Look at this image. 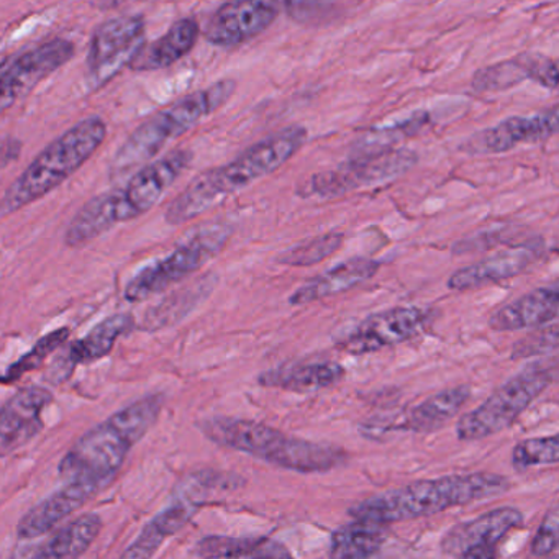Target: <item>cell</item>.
<instances>
[{"instance_id": "cell-10", "label": "cell", "mask_w": 559, "mask_h": 559, "mask_svg": "<svg viewBox=\"0 0 559 559\" xmlns=\"http://www.w3.org/2000/svg\"><path fill=\"white\" fill-rule=\"evenodd\" d=\"M417 153L407 148L388 150L374 155L355 156L330 171L317 173L307 181V195L332 199L348 192L394 181L417 165Z\"/></svg>"}, {"instance_id": "cell-16", "label": "cell", "mask_w": 559, "mask_h": 559, "mask_svg": "<svg viewBox=\"0 0 559 559\" xmlns=\"http://www.w3.org/2000/svg\"><path fill=\"white\" fill-rule=\"evenodd\" d=\"M53 401L48 389H21L0 407V457L9 456L44 430L41 414Z\"/></svg>"}, {"instance_id": "cell-25", "label": "cell", "mask_w": 559, "mask_h": 559, "mask_svg": "<svg viewBox=\"0 0 559 559\" xmlns=\"http://www.w3.org/2000/svg\"><path fill=\"white\" fill-rule=\"evenodd\" d=\"M201 507L185 497L175 496V502L146 523L145 528L140 532V535L133 539L132 545L120 555L119 559H152L159 546L169 536L176 535L182 526L188 525L189 520Z\"/></svg>"}, {"instance_id": "cell-37", "label": "cell", "mask_w": 559, "mask_h": 559, "mask_svg": "<svg viewBox=\"0 0 559 559\" xmlns=\"http://www.w3.org/2000/svg\"><path fill=\"white\" fill-rule=\"evenodd\" d=\"M231 559H296L289 549L276 539L260 538L253 548Z\"/></svg>"}, {"instance_id": "cell-17", "label": "cell", "mask_w": 559, "mask_h": 559, "mask_svg": "<svg viewBox=\"0 0 559 559\" xmlns=\"http://www.w3.org/2000/svg\"><path fill=\"white\" fill-rule=\"evenodd\" d=\"M523 81H533L546 90H558V63L542 55L525 53L502 63L476 71L471 86L477 93H500L512 90Z\"/></svg>"}, {"instance_id": "cell-2", "label": "cell", "mask_w": 559, "mask_h": 559, "mask_svg": "<svg viewBox=\"0 0 559 559\" xmlns=\"http://www.w3.org/2000/svg\"><path fill=\"white\" fill-rule=\"evenodd\" d=\"M509 489V479L500 474H453L376 493L353 506L348 513L355 520L384 526L437 515L454 507L502 496Z\"/></svg>"}, {"instance_id": "cell-30", "label": "cell", "mask_w": 559, "mask_h": 559, "mask_svg": "<svg viewBox=\"0 0 559 559\" xmlns=\"http://www.w3.org/2000/svg\"><path fill=\"white\" fill-rule=\"evenodd\" d=\"M430 123V114L427 110H418L399 122L389 126L374 127L359 136L355 143V156L374 155V153L394 150L397 143L418 135Z\"/></svg>"}, {"instance_id": "cell-20", "label": "cell", "mask_w": 559, "mask_h": 559, "mask_svg": "<svg viewBox=\"0 0 559 559\" xmlns=\"http://www.w3.org/2000/svg\"><path fill=\"white\" fill-rule=\"evenodd\" d=\"M100 487H103L100 484L87 483V480L67 483L63 489L51 493L31 512L25 513L24 519L19 522V538L35 539L47 535L58 523L81 509L91 497L96 496Z\"/></svg>"}, {"instance_id": "cell-35", "label": "cell", "mask_w": 559, "mask_h": 559, "mask_svg": "<svg viewBox=\"0 0 559 559\" xmlns=\"http://www.w3.org/2000/svg\"><path fill=\"white\" fill-rule=\"evenodd\" d=\"M556 348H558V326H556V323H552V325L539 329L538 332L520 340L513 346L512 358L519 359L546 355V353L556 352Z\"/></svg>"}, {"instance_id": "cell-28", "label": "cell", "mask_w": 559, "mask_h": 559, "mask_svg": "<svg viewBox=\"0 0 559 559\" xmlns=\"http://www.w3.org/2000/svg\"><path fill=\"white\" fill-rule=\"evenodd\" d=\"M133 323L135 320L130 313H116L109 319H104L84 338L70 346L68 365L73 369L74 366L90 365L106 358L116 346L117 340L133 329Z\"/></svg>"}, {"instance_id": "cell-31", "label": "cell", "mask_w": 559, "mask_h": 559, "mask_svg": "<svg viewBox=\"0 0 559 559\" xmlns=\"http://www.w3.org/2000/svg\"><path fill=\"white\" fill-rule=\"evenodd\" d=\"M343 241H345V235L336 234V231L319 235L312 240L302 241V243L284 251L277 257L276 261L284 264V266H313V264L320 263V261L326 260V258L336 253Z\"/></svg>"}, {"instance_id": "cell-18", "label": "cell", "mask_w": 559, "mask_h": 559, "mask_svg": "<svg viewBox=\"0 0 559 559\" xmlns=\"http://www.w3.org/2000/svg\"><path fill=\"white\" fill-rule=\"evenodd\" d=\"M539 253H542V247L535 241L499 251V253L490 254L477 263L454 271L448 280V287L451 290L463 293V290L479 289L489 284L512 280L522 274L526 267L532 266L538 260Z\"/></svg>"}, {"instance_id": "cell-11", "label": "cell", "mask_w": 559, "mask_h": 559, "mask_svg": "<svg viewBox=\"0 0 559 559\" xmlns=\"http://www.w3.org/2000/svg\"><path fill=\"white\" fill-rule=\"evenodd\" d=\"M146 45L142 15H122L103 22L91 38L87 81L97 91L109 84L123 68L130 67Z\"/></svg>"}, {"instance_id": "cell-26", "label": "cell", "mask_w": 559, "mask_h": 559, "mask_svg": "<svg viewBox=\"0 0 559 559\" xmlns=\"http://www.w3.org/2000/svg\"><path fill=\"white\" fill-rule=\"evenodd\" d=\"M199 34L201 28L194 19H181L162 38L145 45L130 68L135 71L166 70L191 53Z\"/></svg>"}, {"instance_id": "cell-39", "label": "cell", "mask_w": 559, "mask_h": 559, "mask_svg": "<svg viewBox=\"0 0 559 559\" xmlns=\"http://www.w3.org/2000/svg\"><path fill=\"white\" fill-rule=\"evenodd\" d=\"M457 559H497V546H479V548L467 549Z\"/></svg>"}, {"instance_id": "cell-4", "label": "cell", "mask_w": 559, "mask_h": 559, "mask_svg": "<svg viewBox=\"0 0 559 559\" xmlns=\"http://www.w3.org/2000/svg\"><path fill=\"white\" fill-rule=\"evenodd\" d=\"M162 405V395H148L87 431L61 461V476L67 483L87 480L104 486L156 424Z\"/></svg>"}, {"instance_id": "cell-24", "label": "cell", "mask_w": 559, "mask_h": 559, "mask_svg": "<svg viewBox=\"0 0 559 559\" xmlns=\"http://www.w3.org/2000/svg\"><path fill=\"white\" fill-rule=\"evenodd\" d=\"M345 378V368L338 362L313 361L296 362L267 369L258 376V384L263 388L283 389V391L306 392L322 391L338 384Z\"/></svg>"}, {"instance_id": "cell-29", "label": "cell", "mask_w": 559, "mask_h": 559, "mask_svg": "<svg viewBox=\"0 0 559 559\" xmlns=\"http://www.w3.org/2000/svg\"><path fill=\"white\" fill-rule=\"evenodd\" d=\"M385 536L384 526L355 520L333 532L330 559H369L382 548Z\"/></svg>"}, {"instance_id": "cell-40", "label": "cell", "mask_w": 559, "mask_h": 559, "mask_svg": "<svg viewBox=\"0 0 559 559\" xmlns=\"http://www.w3.org/2000/svg\"><path fill=\"white\" fill-rule=\"evenodd\" d=\"M549 559H556V558H549Z\"/></svg>"}, {"instance_id": "cell-15", "label": "cell", "mask_w": 559, "mask_h": 559, "mask_svg": "<svg viewBox=\"0 0 559 559\" xmlns=\"http://www.w3.org/2000/svg\"><path fill=\"white\" fill-rule=\"evenodd\" d=\"M280 5L264 0H240L221 5L205 27V40L218 48L250 41L276 22Z\"/></svg>"}, {"instance_id": "cell-21", "label": "cell", "mask_w": 559, "mask_h": 559, "mask_svg": "<svg viewBox=\"0 0 559 559\" xmlns=\"http://www.w3.org/2000/svg\"><path fill=\"white\" fill-rule=\"evenodd\" d=\"M100 530V516L86 513L61 526L45 542L21 546L14 551L12 559H80L99 536Z\"/></svg>"}, {"instance_id": "cell-1", "label": "cell", "mask_w": 559, "mask_h": 559, "mask_svg": "<svg viewBox=\"0 0 559 559\" xmlns=\"http://www.w3.org/2000/svg\"><path fill=\"white\" fill-rule=\"evenodd\" d=\"M307 142V129L294 126L280 130L245 150L227 165L199 175L166 209L168 224L194 221L228 195L253 185L289 162Z\"/></svg>"}, {"instance_id": "cell-27", "label": "cell", "mask_w": 559, "mask_h": 559, "mask_svg": "<svg viewBox=\"0 0 559 559\" xmlns=\"http://www.w3.org/2000/svg\"><path fill=\"white\" fill-rule=\"evenodd\" d=\"M469 395V385H457L437 392L411 408L405 415L404 424L399 425V428L415 433H433L463 411Z\"/></svg>"}, {"instance_id": "cell-12", "label": "cell", "mask_w": 559, "mask_h": 559, "mask_svg": "<svg viewBox=\"0 0 559 559\" xmlns=\"http://www.w3.org/2000/svg\"><path fill=\"white\" fill-rule=\"evenodd\" d=\"M74 53L76 48L70 40L55 38L0 68V114L27 97L41 81L73 60Z\"/></svg>"}, {"instance_id": "cell-36", "label": "cell", "mask_w": 559, "mask_h": 559, "mask_svg": "<svg viewBox=\"0 0 559 559\" xmlns=\"http://www.w3.org/2000/svg\"><path fill=\"white\" fill-rule=\"evenodd\" d=\"M558 509L551 507L549 512L546 513L542 525H539L538 532H536L535 538H533L532 546H530V552H532L535 558H545V556L551 555V552L558 548Z\"/></svg>"}, {"instance_id": "cell-3", "label": "cell", "mask_w": 559, "mask_h": 559, "mask_svg": "<svg viewBox=\"0 0 559 559\" xmlns=\"http://www.w3.org/2000/svg\"><path fill=\"white\" fill-rule=\"evenodd\" d=\"M191 162L189 150H175L135 171L122 188L91 199L71 221L64 243L70 248L84 247L110 228L142 217L158 204Z\"/></svg>"}, {"instance_id": "cell-7", "label": "cell", "mask_w": 559, "mask_h": 559, "mask_svg": "<svg viewBox=\"0 0 559 559\" xmlns=\"http://www.w3.org/2000/svg\"><path fill=\"white\" fill-rule=\"evenodd\" d=\"M235 90L237 81L222 80L175 100L146 119L117 150L112 159V175L123 176L140 166L150 165L168 143L175 142L224 107Z\"/></svg>"}, {"instance_id": "cell-13", "label": "cell", "mask_w": 559, "mask_h": 559, "mask_svg": "<svg viewBox=\"0 0 559 559\" xmlns=\"http://www.w3.org/2000/svg\"><path fill=\"white\" fill-rule=\"evenodd\" d=\"M430 310L420 307H394L384 312L372 313L343 336L336 348L353 356L381 352L389 346L401 345L414 338L427 326Z\"/></svg>"}, {"instance_id": "cell-34", "label": "cell", "mask_w": 559, "mask_h": 559, "mask_svg": "<svg viewBox=\"0 0 559 559\" xmlns=\"http://www.w3.org/2000/svg\"><path fill=\"white\" fill-rule=\"evenodd\" d=\"M260 538H231V536H205L195 546L202 559H231L253 548Z\"/></svg>"}, {"instance_id": "cell-19", "label": "cell", "mask_w": 559, "mask_h": 559, "mask_svg": "<svg viewBox=\"0 0 559 559\" xmlns=\"http://www.w3.org/2000/svg\"><path fill=\"white\" fill-rule=\"evenodd\" d=\"M523 523V515L515 507H499L476 516L469 522L453 526L441 539V549L447 555L460 556L467 549L479 546H497L512 530Z\"/></svg>"}, {"instance_id": "cell-8", "label": "cell", "mask_w": 559, "mask_h": 559, "mask_svg": "<svg viewBox=\"0 0 559 559\" xmlns=\"http://www.w3.org/2000/svg\"><path fill=\"white\" fill-rule=\"evenodd\" d=\"M555 381V365L535 362L503 382L483 404L457 420L461 441L486 440L512 427L513 421Z\"/></svg>"}, {"instance_id": "cell-5", "label": "cell", "mask_w": 559, "mask_h": 559, "mask_svg": "<svg viewBox=\"0 0 559 559\" xmlns=\"http://www.w3.org/2000/svg\"><path fill=\"white\" fill-rule=\"evenodd\" d=\"M201 430L221 447L296 473H326L346 460L345 451L340 448L289 437L260 421L214 417L202 421Z\"/></svg>"}, {"instance_id": "cell-23", "label": "cell", "mask_w": 559, "mask_h": 559, "mask_svg": "<svg viewBox=\"0 0 559 559\" xmlns=\"http://www.w3.org/2000/svg\"><path fill=\"white\" fill-rule=\"evenodd\" d=\"M379 267H381V263L369 260V258H352V260L343 261L338 266L307 281L289 297V304L290 306H304V304L317 302L326 297L338 296V294L346 293V290L371 280L378 273Z\"/></svg>"}, {"instance_id": "cell-14", "label": "cell", "mask_w": 559, "mask_h": 559, "mask_svg": "<svg viewBox=\"0 0 559 559\" xmlns=\"http://www.w3.org/2000/svg\"><path fill=\"white\" fill-rule=\"evenodd\" d=\"M558 106L532 116L510 117L497 126L480 130L461 143L460 152L469 156L500 155L519 145L546 142L558 132Z\"/></svg>"}, {"instance_id": "cell-38", "label": "cell", "mask_w": 559, "mask_h": 559, "mask_svg": "<svg viewBox=\"0 0 559 559\" xmlns=\"http://www.w3.org/2000/svg\"><path fill=\"white\" fill-rule=\"evenodd\" d=\"M22 143L14 136L0 139V169L11 165L21 155Z\"/></svg>"}, {"instance_id": "cell-22", "label": "cell", "mask_w": 559, "mask_h": 559, "mask_svg": "<svg viewBox=\"0 0 559 559\" xmlns=\"http://www.w3.org/2000/svg\"><path fill=\"white\" fill-rule=\"evenodd\" d=\"M559 290L556 286L538 287L490 316L489 326L496 332L539 329L558 317Z\"/></svg>"}, {"instance_id": "cell-33", "label": "cell", "mask_w": 559, "mask_h": 559, "mask_svg": "<svg viewBox=\"0 0 559 559\" xmlns=\"http://www.w3.org/2000/svg\"><path fill=\"white\" fill-rule=\"evenodd\" d=\"M70 336V329L55 330V332L48 333L47 336L40 340L27 355L22 356L15 365L9 368L8 374H5V381H17L22 376L27 374L28 371L37 369L55 349L60 348Z\"/></svg>"}, {"instance_id": "cell-32", "label": "cell", "mask_w": 559, "mask_h": 559, "mask_svg": "<svg viewBox=\"0 0 559 559\" xmlns=\"http://www.w3.org/2000/svg\"><path fill=\"white\" fill-rule=\"evenodd\" d=\"M559 463V437H536L519 441L512 451V464L516 471L535 466H552Z\"/></svg>"}, {"instance_id": "cell-9", "label": "cell", "mask_w": 559, "mask_h": 559, "mask_svg": "<svg viewBox=\"0 0 559 559\" xmlns=\"http://www.w3.org/2000/svg\"><path fill=\"white\" fill-rule=\"evenodd\" d=\"M231 225L225 222L202 225L168 257L143 267L127 284L123 296L129 302L139 304L181 283L224 250L231 238Z\"/></svg>"}, {"instance_id": "cell-6", "label": "cell", "mask_w": 559, "mask_h": 559, "mask_svg": "<svg viewBox=\"0 0 559 559\" xmlns=\"http://www.w3.org/2000/svg\"><path fill=\"white\" fill-rule=\"evenodd\" d=\"M106 136L107 126L99 117H90L71 127L12 182L0 201V215L14 214L60 188L93 158Z\"/></svg>"}]
</instances>
